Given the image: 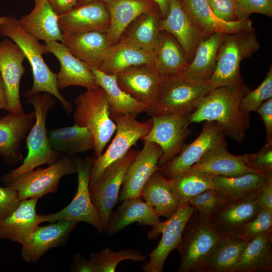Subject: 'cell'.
<instances>
[{"mask_svg":"<svg viewBox=\"0 0 272 272\" xmlns=\"http://www.w3.org/2000/svg\"><path fill=\"white\" fill-rule=\"evenodd\" d=\"M45 226H37L22 245L21 256L29 263L38 261L50 249L65 244L78 222L61 219Z\"/></svg>","mask_w":272,"mask_h":272,"instance_id":"obj_18","label":"cell"},{"mask_svg":"<svg viewBox=\"0 0 272 272\" xmlns=\"http://www.w3.org/2000/svg\"><path fill=\"white\" fill-rule=\"evenodd\" d=\"M116 125V134L110 145L102 155L94 158L90 183L93 182L109 165L124 156L137 142L150 131L152 118L140 122L130 114L111 117Z\"/></svg>","mask_w":272,"mask_h":272,"instance_id":"obj_9","label":"cell"},{"mask_svg":"<svg viewBox=\"0 0 272 272\" xmlns=\"http://www.w3.org/2000/svg\"><path fill=\"white\" fill-rule=\"evenodd\" d=\"M89 66L95 76L97 84L106 93L111 117L127 114L136 117L138 114L147 111L148 107L146 105L134 99L119 87L116 75H107L94 66Z\"/></svg>","mask_w":272,"mask_h":272,"instance_id":"obj_32","label":"cell"},{"mask_svg":"<svg viewBox=\"0 0 272 272\" xmlns=\"http://www.w3.org/2000/svg\"><path fill=\"white\" fill-rule=\"evenodd\" d=\"M76 173L75 159L63 155L56 161L45 168L34 169L6 185L17 190L20 199L40 198L55 192L60 179L64 176Z\"/></svg>","mask_w":272,"mask_h":272,"instance_id":"obj_12","label":"cell"},{"mask_svg":"<svg viewBox=\"0 0 272 272\" xmlns=\"http://www.w3.org/2000/svg\"><path fill=\"white\" fill-rule=\"evenodd\" d=\"M272 231L251 239L232 272L272 271Z\"/></svg>","mask_w":272,"mask_h":272,"instance_id":"obj_37","label":"cell"},{"mask_svg":"<svg viewBox=\"0 0 272 272\" xmlns=\"http://www.w3.org/2000/svg\"><path fill=\"white\" fill-rule=\"evenodd\" d=\"M259 47L254 28L228 34L219 49L216 69L209 81L211 89L242 82L240 63Z\"/></svg>","mask_w":272,"mask_h":272,"instance_id":"obj_6","label":"cell"},{"mask_svg":"<svg viewBox=\"0 0 272 272\" xmlns=\"http://www.w3.org/2000/svg\"><path fill=\"white\" fill-rule=\"evenodd\" d=\"M223 145L227 143L221 125L216 121H205L197 138L185 145L178 155L159 167L157 171L167 179L175 178L187 171L209 150Z\"/></svg>","mask_w":272,"mask_h":272,"instance_id":"obj_13","label":"cell"},{"mask_svg":"<svg viewBox=\"0 0 272 272\" xmlns=\"http://www.w3.org/2000/svg\"><path fill=\"white\" fill-rule=\"evenodd\" d=\"M156 7L133 22L126 34L122 35L129 42L144 49L154 51L161 31L160 19Z\"/></svg>","mask_w":272,"mask_h":272,"instance_id":"obj_39","label":"cell"},{"mask_svg":"<svg viewBox=\"0 0 272 272\" xmlns=\"http://www.w3.org/2000/svg\"><path fill=\"white\" fill-rule=\"evenodd\" d=\"M154 53V66L163 78L183 71L189 64L181 45L166 31H161Z\"/></svg>","mask_w":272,"mask_h":272,"instance_id":"obj_34","label":"cell"},{"mask_svg":"<svg viewBox=\"0 0 272 272\" xmlns=\"http://www.w3.org/2000/svg\"><path fill=\"white\" fill-rule=\"evenodd\" d=\"M141 197L155 210L157 214L167 219L172 217L181 205L171 188L168 179L155 172L142 191Z\"/></svg>","mask_w":272,"mask_h":272,"instance_id":"obj_35","label":"cell"},{"mask_svg":"<svg viewBox=\"0 0 272 272\" xmlns=\"http://www.w3.org/2000/svg\"><path fill=\"white\" fill-rule=\"evenodd\" d=\"M157 5L161 15L164 18L168 14L170 0H153Z\"/></svg>","mask_w":272,"mask_h":272,"instance_id":"obj_54","label":"cell"},{"mask_svg":"<svg viewBox=\"0 0 272 272\" xmlns=\"http://www.w3.org/2000/svg\"><path fill=\"white\" fill-rule=\"evenodd\" d=\"M106 0H77V5L85 4L91 2H94V1H102L104 2Z\"/></svg>","mask_w":272,"mask_h":272,"instance_id":"obj_56","label":"cell"},{"mask_svg":"<svg viewBox=\"0 0 272 272\" xmlns=\"http://www.w3.org/2000/svg\"><path fill=\"white\" fill-rule=\"evenodd\" d=\"M266 176L257 172L235 177L215 176L214 184L230 200H235L258 191Z\"/></svg>","mask_w":272,"mask_h":272,"instance_id":"obj_40","label":"cell"},{"mask_svg":"<svg viewBox=\"0 0 272 272\" xmlns=\"http://www.w3.org/2000/svg\"><path fill=\"white\" fill-rule=\"evenodd\" d=\"M153 125L148 134L141 140L158 144L162 153L158 163L162 166L178 155L182 150L186 139L192 133L189 125V115L177 114L151 115Z\"/></svg>","mask_w":272,"mask_h":272,"instance_id":"obj_11","label":"cell"},{"mask_svg":"<svg viewBox=\"0 0 272 272\" xmlns=\"http://www.w3.org/2000/svg\"><path fill=\"white\" fill-rule=\"evenodd\" d=\"M24 52L8 39L0 41V74L7 99L6 110L15 114L24 113L20 97L21 79L25 72Z\"/></svg>","mask_w":272,"mask_h":272,"instance_id":"obj_14","label":"cell"},{"mask_svg":"<svg viewBox=\"0 0 272 272\" xmlns=\"http://www.w3.org/2000/svg\"><path fill=\"white\" fill-rule=\"evenodd\" d=\"M182 5L203 38L215 33L230 34L254 28L248 19L227 22L219 18L207 0H181Z\"/></svg>","mask_w":272,"mask_h":272,"instance_id":"obj_24","label":"cell"},{"mask_svg":"<svg viewBox=\"0 0 272 272\" xmlns=\"http://www.w3.org/2000/svg\"><path fill=\"white\" fill-rule=\"evenodd\" d=\"M44 47L47 53L53 54L60 63V71L57 74V86L59 90L73 86L87 89L98 86L89 65L72 54L61 42H47L44 44Z\"/></svg>","mask_w":272,"mask_h":272,"instance_id":"obj_21","label":"cell"},{"mask_svg":"<svg viewBox=\"0 0 272 272\" xmlns=\"http://www.w3.org/2000/svg\"><path fill=\"white\" fill-rule=\"evenodd\" d=\"M229 200L222 192L213 188L192 197L188 202L201 217L208 220L220 210Z\"/></svg>","mask_w":272,"mask_h":272,"instance_id":"obj_43","label":"cell"},{"mask_svg":"<svg viewBox=\"0 0 272 272\" xmlns=\"http://www.w3.org/2000/svg\"><path fill=\"white\" fill-rule=\"evenodd\" d=\"M259 190L237 199H229L207 221L221 235L236 236L261 209L259 202Z\"/></svg>","mask_w":272,"mask_h":272,"instance_id":"obj_17","label":"cell"},{"mask_svg":"<svg viewBox=\"0 0 272 272\" xmlns=\"http://www.w3.org/2000/svg\"><path fill=\"white\" fill-rule=\"evenodd\" d=\"M39 198L23 199L18 208L7 218L0 221V238L23 244L39 224L41 215L36 211Z\"/></svg>","mask_w":272,"mask_h":272,"instance_id":"obj_26","label":"cell"},{"mask_svg":"<svg viewBox=\"0 0 272 272\" xmlns=\"http://www.w3.org/2000/svg\"><path fill=\"white\" fill-rule=\"evenodd\" d=\"M237 20L248 19L253 13L272 16V0H235Z\"/></svg>","mask_w":272,"mask_h":272,"instance_id":"obj_47","label":"cell"},{"mask_svg":"<svg viewBox=\"0 0 272 272\" xmlns=\"http://www.w3.org/2000/svg\"><path fill=\"white\" fill-rule=\"evenodd\" d=\"M26 97L28 98V102L34 107L35 121L26 139L28 153L23 163L2 178V182L6 185L41 165L53 164L63 155L51 148L46 127L47 114L56 103L54 96L43 92V94L38 93Z\"/></svg>","mask_w":272,"mask_h":272,"instance_id":"obj_3","label":"cell"},{"mask_svg":"<svg viewBox=\"0 0 272 272\" xmlns=\"http://www.w3.org/2000/svg\"><path fill=\"white\" fill-rule=\"evenodd\" d=\"M58 23L62 34L106 32L110 16L104 2L94 1L77 5L59 15Z\"/></svg>","mask_w":272,"mask_h":272,"instance_id":"obj_20","label":"cell"},{"mask_svg":"<svg viewBox=\"0 0 272 272\" xmlns=\"http://www.w3.org/2000/svg\"><path fill=\"white\" fill-rule=\"evenodd\" d=\"M61 42L75 57L97 69L111 46L106 32L97 31L63 33Z\"/></svg>","mask_w":272,"mask_h":272,"instance_id":"obj_28","label":"cell"},{"mask_svg":"<svg viewBox=\"0 0 272 272\" xmlns=\"http://www.w3.org/2000/svg\"><path fill=\"white\" fill-rule=\"evenodd\" d=\"M75 272H95L94 267L90 261L86 259L80 253L75 254L73 264L70 269Z\"/></svg>","mask_w":272,"mask_h":272,"instance_id":"obj_52","label":"cell"},{"mask_svg":"<svg viewBox=\"0 0 272 272\" xmlns=\"http://www.w3.org/2000/svg\"><path fill=\"white\" fill-rule=\"evenodd\" d=\"M6 17L5 22L0 26V34L11 39L20 47L32 69L33 85L25 92L24 96L41 92L49 93L60 102L67 113H71L73 105L60 93L57 74L49 69L43 59V54L47 53L44 44L23 29L18 19L9 15Z\"/></svg>","mask_w":272,"mask_h":272,"instance_id":"obj_2","label":"cell"},{"mask_svg":"<svg viewBox=\"0 0 272 272\" xmlns=\"http://www.w3.org/2000/svg\"><path fill=\"white\" fill-rule=\"evenodd\" d=\"M78 174V188L75 197L66 207L59 212L41 215L43 222H55L66 219L84 222L95 228L100 233L104 232L100 214L93 203L89 190L90 172L94 158H74Z\"/></svg>","mask_w":272,"mask_h":272,"instance_id":"obj_8","label":"cell"},{"mask_svg":"<svg viewBox=\"0 0 272 272\" xmlns=\"http://www.w3.org/2000/svg\"><path fill=\"white\" fill-rule=\"evenodd\" d=\"M272 98V67H269L263 81L255 90H249L242 98L240 110L250 114L256 111L265 101Z\"/></svg>","mask_w":272,"mask_h":272,"instance_id":"obj_44","label":"cell"},{"mask_svg":"<svg viewBox=\"0 0 272 272\" xmlns=\"http://www.w3.org/2000/svg\"><path fill=\"white\" fill-rule=\"evenodd\" d=\"M223 236L195 211L188 220L176 249L181 257L178 272H199L207 256Z\"/></svg>","mask_w":272,"mask_h":272,"instance_id":"obj_7","label":"cell"},{"mask_svg":"<svg viewBox=\"0 0 272 272\" xmlns=\"http://www.w3.org/2000/svg\"><path fill=\"white\" fill-rule=\"evenodd\" d=\"M250 240L237 236H223L207 256L199 272H232Z\"/></svg>","mask_w":272,"mask_h":272,"instance_id":"obj_33","label":"cell"},{"mask_svg":"<svg viewBox=\"0 0 272 272\" xmlns=\"http://www.w3.org/2000/svg\"><path fill=\"white\" fill-rule=\"evenodd\" d=\"M116 79L123 91L149 108L157 97L163 78L153 65L140 64L123 70Z\"/></svg>","mask_w":272,"mask_h":272,"instance_id":"obj_19","label":"cell"},{"mask_svg":"<svg viewBox=\"0 0 272 272\" xmlns=\"http://www.w3.org/2000/svg\"><path fill=\"white\" fill-rule=\"evenodd\" d=\"M249 90L243 82L212 89L189 115L190 122L216 121L226 137L242 143L246 131L250 128V120L249 114L241 112L239 105Z\"/></svg>","mask_w":272,"mask_h":272,"instance_id":"obj_1","label":"cell"},{"mask_svg":"<svg viewBox=\"0 0 272 272\" xmlns=\"http://www.w3.org/2000/svg\"><path fill=\"white\" fill-rule=\"evenodd\" d=\"M188 170L226 177L238 176L251 172L260 173L246 165L244 154L235 155L230 153L227 145L209 150Z\"/></svg>","mask_w":272,"mask_h":272,"instance_id":"obj_29","label":"cell"},{"mask_svg":"<svg viewBox=\"0 0 272 272\" xmlns=\"http://www.w3.org/2000/svg\"><path fill=\"white\" fill-rule=\"evenodd\" d=\"M34 1L32 11L19 20L21 27L38 40L61 42L62 33L58 23V15L48 0Z\"/></svg>","mask_w":272,"mask_h":272,"instance_id":"obj_27","label":"cell"},{"mask_svg":"<svg viewBox=\"0 0 272 272\" xmlns=\"http://www.w3.org/2000/svg\"><path fill=\"white\" fill-rule=\"evenodd\" d=\"M195 211L189 202L181 204L172 217L161 222L162 238L157 247L150 254L149 262L141 265L144 271H162L166 258L172 250L177 248L184 227Z\"/></svg>","mask_w":272,"mask_h":272,"instance_id":"obj_16","label":"cell"},{"mask_svg":"<svg viewBox=\"0 0 272 272\" xmlns=\"http://www.w3.org/2000/svg\"><path fill=\"white\" fill-rule=\"evenodd\" d=\"M75 99V124L87 127L95 142L94 158L100 157L115 132L116 125L110 116L107 95L98 86L87 89Z\"/></svg>","mask_w":272,"mask_h":272,"instance_id":"obj_5","label":"cell"},{"mask_svg":"<svg viewBox=\"0 0 272 272\" xmlns=\"http://www.w3.org/2000/svg\"><path fill=\"white\" fill-rule=\"evenodd\" d=\"M162 153L157 144L144 141L143 149L138 151L125 173L118 200L141 197L142 191L150 177L158 171V163Z\"/></svg>","mask_w":272,"mask_h":272,"instance_id":"obj_15","label":"cell"},{"mask_svg":"<svg viewBox=\"0 0 272 272\" xmlns=\"http://www.w3.org/2000/svg\"><path fill=\"white\" fill-rule=\"evenodd\" d=\"M138 151L131 148L124 156L107 167L89 184L91 198L100 214L104 232L109 216L118 201L126 170Z\"/></svg>","mask_w":272,"mask_h":272,"instance_id":"obj_10","label":"cell"},{"mask_svg":"<svg viewBox=\"0 0 272 272\" xmlns=\"http://www.w3.org/2000/svg\"><path fill=\"white\" fill-rule=\"evenodd\" d=\"M159 218L154 209L141 197L125 199L111 212L105 232L112 236L133 223L154 227L161 222Z\"/></svg>","mask_w":272,"mask_h":272,"instance_id":"obj_30","label":"cell"},{"mask_svg":"<svg viewBox=\"0 0 272 272\" xmlns=\"http://www.w3.org/2000/svg\"><path fill=\"white\" fill-rule=\"evenodd\" d=\"M21 200L17 190L10 186H0V221L8 217L19 206Z\"/></svg>","mask_w":272,"mask_h":272,"instance_id":"obj_48","label":"cell"},{"mask_svg":"<svg viewBox=\"0 0 272 272\" xmlns=\"http://www.w3.org/2000/svg\"><path fill=\"white\" fill-rule=\"evenodd\" d=\"M54 12L59 16L77 5V0H48Z\"/></svg>","mask_w":272,"mask_h":272,"instance_id":"obj_53","label":"cell"},{"mask_svg":"<svg viewBox=\"0 0 272 272\" xmlns=\"http://www.w3.org/2000/svg\"><path fill=\"white\" fill-rule=\"evenodd\" d=\"M6 17H1L0 16V26L2 25L5 21Z\"/></svg>","mask_w":272,"mask_h":272,"instance_id":"obj_57","label":"cell"},{"mask_svg":"<svg viewBox=\"0 0 272 272\" xmlns=\"http://www.w3.org/2000/svg\"><path fill=\"white\" fill-rule=\"evenodd\" d=\"M104 3L110 16L106 34L111 46L119 41L137 18L158 7L153 0H106Z\"/></svg>","mask_w":272,"mask_h":272,"instance_id":"obj_25","label":"cell"},{"mask_svg":"<svg viewBox=\"0 0 272 272\" xmlns=\"http://www.w3.org/2000/svg\"><path fill=\"white\" fill-rule=\"evenodd\" d=\"M160 31L173 36L184 50L189 63L195 50L204 38L184 10L181 0H170L167 15L161 19Z\"/></svg>","mask_w":272,"mask_h":272,"instance_id":"obj_22","label":"cell"},{"mask_svg":"<svg viewBox=\"0 0 272 272\" xmlns=\"http://www.w3.org/2000/svg\"><path fill=\"white\" fill-rule=\"evenodd\" d=\"M140 64L154 66V51L141 48L121 37L108 50L98 69L107 75H116L126 68Z\"/></svg>","mask_w":272,"mask_h":272,"instance_id":"obj_31","label":"cell"},{"mask_svg":"<svg viewBox=\"0 0 272 272\" xmlns=\"http://www.w3.org/2000/svg\"><path fill=\"white\" fill-rule=\"evenodd\" d=\"M259 202L262 209L272 211V175L266 176L259 190Z\"/></svg>","mask_w":272,"mask_h":272,"instance_id":"obj_51","label":"cell"},{"mask_svg":"<svg viewBox=\"0 0 272 272\" xmlns=\"http://www.w3.org/2000/svg\"><path fill=\"white\" fill-rule=\"evenodd\" d=\"M272 231V211L261 209L256 215L244 225L236 236L250 240Z\"/></svg>","mask_w":272,"mask_h":272,"instance_id":"obj_45","label":"cell"},{"mask_svg":"<svg viewBox=\"0 0 272 272\" xmlns=\"http://www.w3.org/2000/svg\"><path fill=\"white\" fill-rule=\"evenodd\" d=\"M212 90L209 81L184 71L163 78L156 99L148 108L150 115H190Z\"/></svg>","mask_w":272,"mask_h":272,"instance_id":"obj_4","label":"cell"},{"mask_svg":"<svg viewBox=\"0 0 272 272\" xmlns=\"http://www.w3.org/2000/svg\"><path fill=\"white\" fill-rule=\"evenodd\" d=\"M214 13L227 22L238 21L235 0H207Z\"/></svg>","mask_w":272,"mask_h":272,"instance_id":"obj_49","label":"cell"},{"mask_svg":"<svg viewBox=\"0 0 272 272\" xmlns=\"http://www.w3.org/2000/svg\"><path fill=\"white\" fill-rule=\"evenodd\" d=\"M35 119L34 111L22 114L9 112L0 117V155L9 165L23 160L20 147Z\"/></svg>","mask_w":272,"mask_h":272,"instance_id":"obj_23","label":"cell"},{"mask_svg":"<svg viewBox=\"0 0 272 272\" xmlns=\"http://www.w3.org/2000/svg\"><path fill=\"white\" fill-rule=\"evenodd\" d=\"M214 177L208 173L188 170L169 181L181 204H183L205 190L215 188Z\"/></svg>","mask_w":272,"mask_h":272,"instance_id":"obj_41","label":"cell"},{"mask_svg":"<svg viewBox=\"0 0 272 272\" xmlns=\"http://www.w3.org/2000/svg\"><path fill=\"white\" fill-rule=\"evenodd\" d=\"M244 157L248 167L265 175H272V141L265 143L256 153L245 154Z\"/></svg>","mask_w":272,"mask_h":272,"instance_id":"obj_46","label":"cell"},{"mask_svg":"<svg viewBox=\"0 0 272 272\" xmlns=\"http://www.w3.org/2000/svg\"><path fill=\"white\" fill-rule=\"evenodd\" d=\"M7 107V99L4 85L0 74V109H6Z\"/></svg>","mask_w":272,"mask_h":272,"instance_id":"obj_55","label":"cell"},{"mask_svg":"<svg viewBox=\"0 0 272 272\" xmlns=\"http://www.w3.org/2000/svg\"><path fill=\"white\" fill-rule=\"evenodd\" d=\"M228 34L215 33L202 40L185 72L207 81L216 69L219 49Z\"/></svg>","mask_w":272,"mask_h":272,"instance_id":"obj_38","label":"cell"},{"mask_svg":"<svg viewBox=\"0 0 272 272\" xmlns=\"http://www.w3.org/2000/svg\"><path fill=\"white\" fill-rule=\"evenodd\" d=\"M262 118L266 131L265 143L272 141V98L264 101L256 111Z\"/></svg>","mask_w":272,"mask_h":272,"instance_id":"obj_50","label":"cell"},{"mask_svg":"<svg viewBox=\"0 0 272 272\" xmlns=\"http://www.w3.org/2000/svg\"><path fill=\"white\" fill-rule=\"evenodd\" d=\"M146 256L135 249L126 248L114 251L108 247L100 251L90 254V261L92 262L95 272H114L120 262L129 259L134 262L142 261L146 262Z\"/></svg>","mask_w":272,"mask_h":272,"instance_id":"obj_42","label":"cell"},{"mask_svg":"<svg viewBox=\"0 0 272 272\" xmlns=\"http://www.w3.org/2000/svg\"><path fill=\"white\" fill-rule=\"evenodd\" d=\"M47 133L51 148L63 155L73 156L95 148L92 134L87 127L76 124L53 129Z\"/></svg>","mask_w":272,"mask_h":272,"instance_id":"obj_36","label":"cell"}]
</instances>
